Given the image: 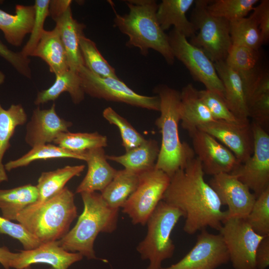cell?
<instances>
[{
    "instance_id": "1",
    "label": "cell",
    "mask_w": 269,
    "mask_h": 269,
    "mask_svg": "<svg viewBox=\"0 0 269 269\" xmlns=\"http://www.w3.org/2000/svg\"><path fill=\"white\" fill-rule=\"evenodd\" d=\"M204 174L200 161L195 157L170 177L162 199L183 213V230L189 235L207 227L219 231L226 218V212L222 210Z\"/></svg>"
},
{
    "instance_id": "2",
    "label": "cell",
    "mask_w": 269,
    "mask_h": 269,
    "mask_svg": "<svg viewBox=\"0 0 269 269\" xmlns=\"http://www.w3.org/2000/svg\"><path fill=\"white\" fill-rule=\"evenodd\" d=\"M154 92L160 99V115L155 124L161 134L159 152L155 167L170 177L179 168L195 157L192 148L180 141L178 124L181 120L180 92L160 84Z\"/></svg>"
},
{
    "instance_id": "3",
    "label": "cell",
    "mask_w": 269,
    "mask_h": 269,
    "mask_svg": "<svg viewBox=\"0 0 269 269\" xmlns=\"http://www.w3.org/2000/svg\"><path fill=\"white\" fill-rule=\"evenodd\" d=\"M129 8L127 14L116 13L114 26L129 37L126 46L138 48L141 54L146 56L152 49L160 53L169 65L175 58L168 35L161 28L156 18L158 7L154 0L125 1Z\"/></svg>"
},
{
    "instance_id": "4",
    "label": "cell",
    "mask_w": 269,
    "mask_h": 269,
    "mask_svg": "<svg viewBox=\"0 0 269 269\" xmlns=\"http://www.w3.org/2000/svg\"><path fill=\"white\" fill-rule=\"evenodd\" d=\"M77 216L74 194L65 187L49 199L27 207L17 215L16 221L45 243L61 240Z\"/></svg>"
},
{
    "instance_id": "5",
    "label": "cell",
    "mask_w": 269,
    "mask_h": 269,
    "mask_svg": "<svg viewBox=\"0 0 269 269\" xmlns=\"http://www.w3.org/2000/svg\"><path fill=\"white\" fill-rule=\"evenodd\" d=\"M80 194L83 211L74 227L59 241L67 251L79 253L88 260L96 259L95 241L100 233H111L116 229L119 209L109 206L96 192Z\"/></svg>"
},
{
    "instance_id": "6",
    "label": "cell",
    "mask_w": 269,
    "mask_h": 269,
    "mask_svg": "<svg viewBox=\"0 0 269 269\" xmlns=\"http://www.w3.org/2000/svg\"><path fill=\"white\" fill-rule=\"evenodd\" d=\"M184 216L180 210L163 200L150 215L146 223V235L136 247L141 259L148 261L147 269H160L162 262L172 257L175 246L171 233Z\"/></svg>"
},
{
    "instance_id": "7",
    "label": "cell",
    "mask_w": 269,
    "mask_h": 269,
    "mask_svg": "<svg viewBox=\"0 0 269 269\" xmlns=\"http://www.w3.org/2000/svg\"><path fill=\"white\" fill-rule=\"evenodd\" d=\"M209 1L195 0L190 21L199 32L191 38L189 42L202 50L215 63L225 60L232 42L229 21L211 15L207 9Z\"/></svg>"
},
{
    "instance_id": "8",
    "label": "cell",
    "mask_w": 269,
    "mask_h": 269,
    "mask_svg": "<svg viewBox=\"0 0 269 269\" xmlns=\"http://www.w3.org/2000/svg\"><path fill=\"white\" fill-rule=\"evenodd\" d=\"M78 72L85 94L92 97L149 110H160V102L157 95L147 96L137 94L119 78L99 77L85 66L80 67Z\"/></svg>"
},
{
    "instance_id": "9",
    "label": "cell",
    "mask_w": 269,
    "mask_h": 269,
    "mask_svg": "<svg viewBox=\"0 0 269 269\" xmlns=\"http://www.w3.org/2000/svg\"><path fill=\"white\" fill-rule=\"evenodd\" d=\"M138 184L122 206L134 224L145 225L159 202L169 182L170 177L155 167L138 174Z\"/></svg>"
},
{
    "instance_id": "10",
    "label": "cell",
    "mask_w": 269,
    "mask_h": 269,
    "mask_svg": "<svg viewBox=\"0 0 269 269\" xmlns=\"http://www.w3.org/2000/svg\"><path fill=\"white\" fill-rule=\"evenodd\" d=\"M168 37L174 58L185 66L194 79L204 84L206 89L216 92L224 98L223 85L214 63L205 53L174 28L168 34Z\"/></svg>"
},
{
    "instance_id": "11",
    "label": "cell",
    "mask_w": 269,
    "mask_h": 269,
    "mask_svg": "<svg viewBox=\"0 0 269 269\" xmlns=\"http://www.w3.org/2000/svg\"><path fill=\"white\" fill-rule=\"evenodd\" d=\"M234 269H257L255 256L264 237L257 234L244 219H226L219 231Z\"/></svg>"
},
{
    "instance_id": "12",
    "label": "cell",
    "mask_w": 269,
    "mask_h": 269,
    "mask_svg": "<svg viewBox=\"0 0 269 269\" xmlns=\"http://www.w3.org/2000/svg\"><path fill=\"white\" fill-rule=\"evenodd\" d=\"M251 124L254 138L253 152L230 173L252 190L257 198L269 188V134L256 123Z\"/></svg>"
},
{
    "instance_id": "13",
    "label": "cell",
    "mask_w": 269,
    "mask_h": 269,
    "mask_svg": "<svg viewBox=\"0 0 269 269\" xmlns=\"http://www.w3.org/2000/svg\"><path fill=\"white\" fill-rule=\"evenodd\" d=\"M70 0H50L49 16L56 23L64 47L69 69L78 72L85 66L80 47V39L84 35L86 25L79 22L72 15Z\"/></svg>"
},
{
    "instance_id": "14",
    "label": "cell",
    "mask_w": 269,
    "mask_h": 269,
    "mask_svg": "<svg viewBox=\"0 0 269 269\" xmlns=\"http://www.w3.org/2000/svg\"><path fill=\"white\" fill-rule=\"evenodd\" d=\"M230 261L221 235L201 231L192 249L179 261L160 269H216Z\"/></svg>"
},
{
    "instance_id": "15",
    "label": "cell",
    "mask_w": 269,
    "mask_h": 269,
    "mask_svg": "<svg viewBox=\"0 0 269 269\" xmlns=\"http://www.w3.org/2000/svg\"><path fill=\"white\" fill-rule=\"evenodd\" d=\"M209 184L216 193L221 205L228 207L226 211V219L247 218L256 197L246 184L230 173L213 176Z\"/></svg>"
},
{
    "instance_id": "16",
    "label": "cell",
    "mask_w": 269,
    "mask_h": 269,
    "mask_svg": "<svg viewBox=\"0 0 269 269\" xmlns=\"http://www.w3.org/2000/svg\"><path fill=\"white\" fill-rule=\"evenodd\" d=\"M189 134L204 173H231L240 164L231 150L209 134L198 129Z\"/></svg>"
},
{
    "instance_id": "17",
    "label": "cell",
    "mask_w": 269,
    "mask_h": 269,
    "mask_svg": "<svg viewBox=\"0 0 269 269\" xmlns=\"http://www.w3.org/2000/svg\"><path fill=\"white\" fill-rule=\"evenodd\" d=\"M220 141L235 155L240 163L252 154L254 138L250 123L244 125L214 120L198 128Z\"/></svg>"
},
{
    "instance_id": "18",
    "label": "cell",
    "mask_w": 269,
    "mask_h": 269,
    "mask_svg": "<svg viewBox=\"0 0 269 269\" xmlns=\"http://www.w3.org/2000/svg\"><path fill=\"white\" fill-rule=\"evenodd\" d=\"M83 258L79 253L66 251L61 247L59 241H56L42 243L31 250L20 251L11 262L10 268L23 269L32 264H46L54 269H68Z\"/></svg>"
},
{
    "instance_id": "19",
    "label": "cell",
    "mask_w": 269,
    "mask_h": 269,
    "mask_svg": "<svg viewBox=\"0 0 269 269\" xmlns=\"http://www.w3.org/2000/svg\"><path fill=\"white\" fill-rule=\"evenodd\" d=\"M72 125L58 115L54 103L48 109L37 107L27 124L25 142L31 147L53 142L60 134L68 132Z\"/></svg>"
},
{
    "instance_id": "20",
    "label": "cell",
    "mask_w": 269,
    "mask_h": 269,
    "mask_svg": "<svg viewBox=\"0 0 269 269\" xmlns=\"http://www.w3.org/2000/svg\"><path fill=\"white\" fill-rule=\"evenodd\" d=\"M87 173L76 190V193L84 192H101L114 177L117 170L107 161L104 148L99 147L85 151Z\"/></svg>"
},
{
    "instance_id": "21",
    "label": "cell",
    "mask_w": 269,
    "mask_h": 269,
    "mask_svg": "<svg viewBox=\"0 0 269 269\" xmlns=\"http://www.w3.org/2000/svg\"><path fill=\"white\" fill-rule=\"evenodd\" d=\"M214 64L224 86L223 98L227 107L238 119L248 121V106L240 76L225 61L216 62Z\"/></svg>"
},
{
    "instance_id": "22",
    "label": "cell",
    "mask_w": 269,
    "mask_h": 269,
    "mask_svg": "<svg viewBox=\"0 0 269 269\" xmlns=\"http://www.w3.org/2000/svg\"><path fill=\"white\" fill-rule=\"evenodd\" d=\"M15 10L13 14L0 8V30L8 43L18 47L31 32L35 9L33 5L16 4Z\"/></svg>"
},
{
    "instance_id": "23",
    "label": "cell",
    "mask_w": 269,
    "mask_h": 269,
    "mask_svg": "<svg viewBox=\"0 0 269 269\" xmlns=\"http://www.w3.org/2000/svg\"><path fill=\"white\" fill-rule=\"evenodd\" d=\"M194 0H163L158 5L156 11L157 21L164 31L171 26L184 35L191 38L197 31L189 21L186 13L194 3Z\"/></svg>"
},
{
    "instance_id": "24",
    "label": "cell",
    "mask_w": 269,
    "mask_h": 269,
    "mask_svg": "<svg viewBox=\"0 0 269 269\" xmlns=\"http://www.w3.org/2000/svg\"><path fill=\"white\" fill-rule=\"evenodd\" d=\"M180 101L181 125L189 134L215 120L192 84H188L182 88Z\"/></svg>"
},
{
    "instance_id": "25",
    "label": "cell",
    "mask_w": 269,
    "mask_h": 269,
    "mask_svg": "<svg viewBox=\"0 0 269 269\" xmlns=\"http://www.w3.org/2000/svg\"><path fill=\"white\" fill-rule=\"evenodd\" d=\"M31 56L42 59L55 75L69 69L66 53L57 28L45 30Z\"/></svg>"
},
{
    "instance_id": "26",
    "label": "cell",
    "mask_w": 269,
    "mask_h": 269,
    "mask_svg": "<svg viewBox=\"0 0 269 269\" xmlns=\"http://www.w3.org/2000/svg\"><path fill=\"white\" fill-rule=\"evenodd\" d=\"M159 148L156 140L146 139L140 145L123 155H106V158L122 164L125 169L139 174L155 167Z\"/></svg>"
},
{
    "instance_id": "27",
    "label": "cell",
    "mask_w": 269,
    "mask_h": 269,
    "mask_svg": "<svg viewBox=\"0 0 269 269\" xmlns=\"http://www.w3.org/2000/svg\"><path fill=\"white\" fill-rule=\"evenodd\" d=\"M4 75L0 71V84L4 82ZM27 118V114L21 105H11L6 110L0 104V183L8 180L2 159L10 146V140L16 128L24 125Z\"/></svg>"
},
{
    "instance_id": "28",
    "label": "cell",
    "mask_w": 269,
    "mask_h": 269,
    "mask_svg": "<svg viewBox=\"0 0 269 269\" xmlns=\"http://www.w3.org/2000/svg\"><path fill=\"white\" fill-rule=\"evenodd\" d=\"M55 76L54 83L49 88L38 92L34 102L35 105H39L50 101H55L65 92L69 94L74 104H78L83 101L85 93L78 72L69 69Z\"/></svg>"
},
{
    "instance_id": "29",
    "label": "cell",
    "mask_w": 269,
    "mask_h": 269,
    "mask_svg": "<svg viewBox=\"0 0 269 269\" xmlns=\"http://www.w3.org/2000/svg\"><path fill=\"white\" fill-rule=\"evenodd\" d=\"M36 186L30 184L9 189H0V210L2 217L16 221L17 215L29 205L38 201Z\"/></svg>"
},
{
    "instance_id": "30",
    "label": "cell",
    "mask_w": 269,
    "mask_h": 269,
    "mask_svg": "<svg viewBox=\"0 0 269 269\" xmlns=\"http://www.w3.org/2000/svg\"><path fill=\"white\" fill-rule=\"evenodd\" d=\"M138 181V174L136 173L125 168L117 170L101 194L109 206L119 209L136 189Z\"/></svg>"
},
{
    "instance_id": "31",
    "label": "cell",
    "mask_w": 269,
    "mask_h": 269,
    "mask_svg": "<svg viewBox=\"0 0 269 269\" xmlns=\"http://www.w3.org/2000/svg\"><path fill=\"white\" fill-rule=\"evenodd\" d=\"M85 167L84 165H67L42 172L36 186L39 195L37 202L45 201L59 193L70 179L81 175Z\"/></svg>"
},
{
    "instance_id": "32",
    "label": "cell",
    "mask_w": 269,
    "mask_h": 269,
    "mask_svg": "<svg viewBox=\"0 0 269 269\" xmlns=\"http://www.w3.org/2000/svg\"><path fill=\"white\" fill-rule=\"evenodd\" d=\"M85 152H72L55 144H41L32 147L21 157L8 161L4 165V167L6 171H10L17 168L26 166L37 160L70 158L85 161Z\"/></svg>"
},
{
    "instance_id": "33",
    "label": "cell",
    "mask_w": 269,
    "mask_h": 269,
    "mask_svg": "<svg viewBox=\"0 0 269 269\" xmlns=\"http://www.w3.org/2000/svg\"><path fill=\"white\" fill-rule=\"evenodd\" d=\"M225 61L241 79L255 75L262 69L259 49L244 46L232 45Z\"/></svg>"
},
{
    "instance_id": "34",
    "label": "cell",
    "mask_w": 269,
    "mask_h": 269,
    "mask_svg": "<svg viewBox=\"0 0 269 269\" xmlns=\"http://www.w3.org/2000/svg\"><path fill=\"white\" fill-rule=\"evenodd\" d=\"M232 45H241L259 49L263 44L257 22L251 14L229 21Z\"/></svg>"
},
{
    "instance_id": "35",
    "label": "cell",
    "mask_w": 269,
    "mask_h": 269,
    "mask_svg": "<svg viewBox=\"0 0 269 269\" xmlns=\"http://www.w3.org/2000/svg\"><path fill=\"white\" fill-rule=\"evenodd\" d=\"M53 142L68 151L83 153L91 149L106 147L108 145V139L106 136L98 132H67L60 134Z\"/></svg>"
},
{
    "instance_id": "36",
    "label": "cell",
    "mask_w": 269,
    "mask_h": 269,
    "mask_svg": "<svg viewBox=\"0 0 269 269\" xmlns=\"http://www.w3.org/2000/svg\"><path fill=\"white\" fill-rule=\"evenodd\" d=\"M80 47L85 66L90 71L101 77L119 78L115 69L102 55L96 43L85 35L80 39Z\"/></svg>"
},
{
    "instance_id": "37",
    "label": "cell",
    "mask_w": 269,
    "mask_h": 269,
    "mask_svg": "<svg viewBox=\"0 0 269 269\" xmlns=\"http://www.w3.org/2000/svg\"><path fill=\"white\" fill-rule=\"evenodd\" d=\"M258 2V0H210L207 9L211 15L230 21L246 17Z\"/></svg>"
},
{
    "instance_id": "38",
    "label": "cell",
    "mask_w": 269,
    "mask_h": 269,
    "mask_svg": "<svg viewBox=\"0 0 269 269\" xmlns=\"http://www.w3.org/2000/svg\"><path fill=\"white\" fill-rule=\"evenodd\" d=\"M103 116L111 124L119 129L122 145L128 151L142 143L146 139L124 117L112 108L107 107L103 112Z\"/></svg>"
},
{
    "instance_id": "39",
    "label": "cell",
    "mask_w": 269,
    "mask_h": 269,
    "mask_svg": "<svg viewBox=\"0 0 269 269\" xmlns=\"http://www.w3.org/2000/svg\"><path fill=\"white\" fill-rule=\"evenodd\" d=\"M245 220L257 234L263 237L269 236V188L256 198Z\"/></svg>"
},
{
    "instance_id": "40",
    "label": "cell",
    "mask_w": 269,
    "mask_h": 269,
    "mask_svg": "<svg viewBox=\"0 0 269 269\" xmlns=\"http://www.w3.org/2000/svg\"><path fill=\"white\" fill-rule=\"evenodd\" d=\"M198 92L214 120L241 125L250 123L249 121H243L236 117L227 107L223 97L218 93L207 89L198 90Z\"/></svg>"
},
{
    "instance_id": "41",
    "label": "cell",
    "mask_w": 269,
    "mask_h": 269,
    "mask_svg": "<svg viewBox=\"0 0 269 269\" xmlns=\"http://www.w3.org/2000/svg\"><path fill=\"white\" fill-rule=\"evenodd\" d=\"M50 1V0H35V17L32 30L28 40L20 51L25 57L31 56L45 30L43 26L47 17L49 16Z\"/></svg>"
},
{
    "instance_id": "42",
    "label": "cell",
    "mask_w": 269,
    "mask_h": 269,
    "mask_svg": "<svg viewBox=\"0 0 269 269\" xmlns=\"http://www.w3.org/2000/svg\"><path fill=\"white\" fill-rule=\"evenodd\" d=\"M0 234L7 235L18 240L25 250L34 249L41 243L20 223H15L0 216Z\"/></svg>"
},
{
    "instance_id": "43",
    "label": "cell",
    "mask_w": 269,
    "mask_h": 269,
    "mask_svg": "<svg viewBox=\"0 0 269 269\" xmlns=\"http://www.w3.org/2000/svg\"><path fill=\"white\" fill-rule=\"evenodd\" d=\"M249 117L267 131L269 126V92L252 97L247 103Z\"/></svg>"
},
{
    "instance_id": "44",
    "label": "cell",
    "mask_w": 269,
    "mask_h": 269,
    "mask_svg": "<svg viewBox=\"0 0 269 269\" xmlns=\"http://www.w3.org/2000/svg\"><path fill=\"white\" fill-rule=\"evenodd\" d=\"M0 56L10 64L21 75L31 78L30 59L21 52H16L9 49L0 40Z\"/></svg>"
},
{
    "instance_id": "45",
    "label": "cell",
    "mask_w": 269,
    "mask_h": 269,
    "mask_svg": "<svg viewBox=\"0 0 269 269\" xmlns=\"http://www.w3.org/2000/svg\"><path fill=\"white\" fill-rule=\"evenodd\" d=\"M252 14L257 22L263 44L267 43L269 39V0H261Z\"/></svg>"
},
{
    "instance_id": "46",
    "label": "cell",
    "mask_w": 269,
    "mask_h": 269,
    "mask_svg": "<svg viewBox=\"0 0 269 269\" xmlns=\"http://www.w3.org/2000/svg\"><path fill=\"white\" fill-rule=\"evenodd\" d=\"M257 269H266L269 265V236H265L260 243L255 256Z\"/></svg>"
},
{
    "instance_id": "47",
    "label": "cell",
    "mask_w": 269,
    "mask_h": 269,
    "mask_svg": "<svg viewBox=\"0 0 269 269\" xmlns=\"http://www.w3.org/2000/svg\"><path fill=\"white\" fill-rule=\"evenodd\" d=\"M17 253L10 252L6 247H0V263L5 269H9L11 262L16 258Z\"/></svg>"
},
{
    "instance_id": "48",
    "label": "cell",
    "mask_w": 269,
    "mask_h": 269,
    "mask_svg": "<svg viewBox=\"0 0 269 269\" xmlns=\"http://www.w3.org/2000/svg\"><path fill=\"white\" fill-rule=\"evenodd\" d=\"M23 269H31V268H30V267H27V268H24Z\"/></svg>"
}]
</instances>
